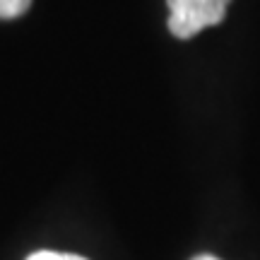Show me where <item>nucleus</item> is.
<instances>
[{
  "label": "nucleus",
  "mask_w": 260,
  "mask_h": 260,
  "mask_svg": "<svg viewBox=\"0 0 260 260\" xmlns=\"http://www.w3.org/2000/svg\"><path fill=\"white\" fill-rule=\"evenodd\" d=\"M31 0H0V19H15L22 17L29 10Z\"/></svg>",
  "instance_id": "obj_2"
},
{
  "label": "nucleus",
  "mask_w": 260,
  "mask_h": 260,
  "mask_svg": "<svg viewBox=\"0 0 260 260\" xmlns=\"http://www.w3.org/2000/svg\"><path fill=\"white\" fill-rule=\"evenodd\" d=\"M232 0H167L169 31L176 39H193L203 29L219 24Z\"/></svg>",
  "instance_id": "obj_1"
},
{
  "label": "nucleus",
  "mask_w": 260,
  "mask_h": 260,
  "mask_svg": "<svg viewBox=\"0 0 260 260\" xmlns=\"http://www.w3.org/2000/svg\"><path fill=\"white\" fill-rule=\"evenodd\" d=\"M193 260H219V258H214V255H198V258Z\"/></svg>",
  "instance_id": "obj_4"
},
{
  "label": "nucleus",
  "mask_w": 260,
  "mask_h": 260,
  "mask_svg": "<svg viewBox=\"0 0 260 260\" xmlns=\"http://www.w3.org/2000/svg\"><path fill=\"white\" fill-rule=\"evenodd\" d=\"M27 260H87L82 255H73V253H56V251H37L31 253Z\"/></svg>",
  "instance_id": "obj_3"
}]
</instances>
